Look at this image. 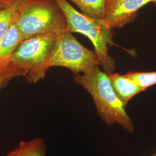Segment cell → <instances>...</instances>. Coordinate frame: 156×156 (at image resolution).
Returning <instances> with one entry per match:
<instances>
[{
    "label": "cell",
    "mask_w": 156,
    "mask_h": 156,
    "mask_svg": "<svg viewBox=\"0 0 156 156\" xmlns=\"http://www.w3.org/2000/svg\"></svg>",
    "instance_id": "cell-18"
},
{
    "label": "cell",
    "mask_w": 156,
    "mask_h": 156,
    "mask_svg": "<svg viewBox=\"0 0 156 156\" xmlns=\"http://www.w3.org/2000/svg\"><path fill=\"white\" fill-rule=\"evenodd\" d=\"M22 41L14 21L8 32L0 39V73L16 69L11 66L12 56Z\"/></svg>",
    "instance_id": "cell-7"
},
{
    "label": "cell",
    "mask_w": 156,
    "mask_h": 156,
    "mask_svg": "<svg viewBox=\"0 0 156 156\" xmlns=\"http://www.w3.org/2000/svg\"><path fill=\"white\" fill-rule=\"evenodd\" d=\"M15 23L22 40L67 31V21L55 0H18Z\"/></svg>",
    "instance_id": "cell-2"
},
{
    "label": "cell",
    "mask_w": 156,
    "mask_h": 156,
    "mask_svg": "<svg viewBox=\"0 0 156 156\" xmlns=\"http://www.w3.org/2000/svg\"><path fill=\"white\" fill-rule=\"evenodd\" d=\"M18 0H11L0 9V39L8 32L15 21Z\"/></svg>",
    "instance_id": "cell-10"
},
{
    "label": "cell",
    "mask_w": 156,
    "mask_h": 156,
    "mask_svg": "<svg viewBox=\"0 0 156 156\" xmlns=\"http://www.w3.org/2000/svg\"><path fill=\"white\" fill-rule=\"evenodd\" d=\"M154 4H156V2H154Z\"/></svg>",
    "instance_id": "cell-17"
},
{
    "label": "cell",
    "mask_w": 156,
    "mask_h": 156,
    "mask_svg": "<svg viewBox=\"0 0 156 156\" xmlns=\"http://www.w3.org/2000/svg\"><path fill=\"white\" fill-rule=\"evenodd\" d=\"M108 75L113 89L125 105L135 95L144 91L127 75L113 73Z\"/></svg>",
    "instance_id": "cell-8"
},
{
    "label": "cell",
    "mask_w": 156,
    "mask_h": 156,
    "mask_svg": "<svg viewBox=\"0 0 156 156\" xmlns=\"http://www.w3.org/2000/svg\"><path fill=\"white\" fill-rule=\"evenodd\" d=\"M63 12L67 21V31L83 34L92 42L95 54L104 72L108 74L115 69V60L108 53V45H114L113 33L102 19L87 16L76 11L67 0H55Z\"/></svg>",
    "instance_id": "cell-4"
},
{
    "label": "cell",
    "mask_w": 156,
    "mask_h": 156,
    "mask_svg": "<svg viewBox=\"0 0 156 156\" xmlns=\"http://www.w3.org/2000/svg\"><path fill=\"white\" fill-rule=\"evenodd\" d=\"M11 0H8V1H0V9L2 8L5 5L8 3H9Z\"/></svg>",
    "instance_id": "cell-15"
},
{
    "label": "cell",
    "mask_w": 156,
    "mask_h": 156,
    "mask_svg": "<svg viewBox=\"0 0 156 156\" xmlns=\"http://www.w3.org/2000/svg\"><path fill=\"white\" fill-rule=\"evenodd\" d=\"M0 1H8V0H0Z\"/></svg>",
    "instance_id": "cell-16"
},
{
    "label": "cell",
    "mask_w": 156,
    "mask_h": 156,
    "mask_svg": "<svg viewBox=\"0 0 156 156\" xmlns=\"http://www.w3.org/2000/svg\"><path fill=\"white\" fill-rule=\"evenodd\" d=\"M44 144V140L41 138L28 142L21 141L16 148L6 156H35L39 148Z\"/></svg>",
    "instance_id": "cell-11"
},
{
    "label": "cell",
    "mask_w": 156,
    "mask_h": 156,
    "mask_svg": "<svg viewBox=\"0 0 156 156\" xmlns=\"http://www.w3.org/2000/svg\"><path fill=\"white\" fill-rule=\"evenodd\" d=\"M126 75L144 90L156 84V71L151 73L129 72Z\"/></svg>",
    "instance_id": "cell-12"
},
{
    "label": "cell",
    "mask_w": 156,
    "mask_h": 156,
    "mask_svg": "<svg viewBox=\"0 0 156 156\" xmlns=\"http://www.w3.org/2000/svg\"><path fill=\"white\" fill-rule=\"evenodd\" d=\"M58 34H46L22 41L12 56V66L25 78L32 75L46 62Z\"/></svg>",
    "instance_id": "cell-5"
},
{
    "label": "cell",
    "mask_w": 156,
    "mask_h": 156,
    "mask_svg": "<svg viewBox=\"0 0 156 156\" xmlns=\"http://www.w3.org/2000/svg\"><path fill=\"white\" fill-rule=\"evenodd\" d=\"M74 80L89 93L98 115L105 123L108 125L119 124L127 131H133L134 125L126 113V105L115 93L107 73L96 66L75 75Z\"/></svg>",
    "instance_id": "cell-1"
},
{
    "label": "cell",
    "mask_w": 156,
    "mask_h": 156,
    "mask_svg": "<svg viewBox=\"0 0 156 156\" xmlns=\"http://www.w3.org/2000/svg\"><path fill=\"white\" fill-rule=\"evenodd\" d=\"M45 152H46V146L45 144L42 146L37 151L35 156H45Z\"/></svg>",
    "instance_id": "cell-14"
},
{
    "label": "cell",
    "mask_w": 156,
    "mask_h": 156,
    "mask_svg": "<svg viewBox=\"0 0 156 156\" xmlns=\"http://www.w3.org/2000/svg\"><path fill=\"white\" fill-rule=\"evenodd\" d=\"M156 0H106L105 16L103 22L112 30L122 28L134 21L142 6Z\"/></svg>",
    "instance_id": "cell-6"
},
{
    "label": "cell",
    "mask_w": 156,
    "mask_h": 156,
    "mask_svg": "<svg viewBox=\"0 0 156 156\" xmlns=\"http://www.w3.org/2000/svg\"><path fill=\"white\" fill-rule=\"evenodd\" d=\"M18 76H22V75L16 69H12L6 73H0V89L5 86L12 78Z\"/></svg>",
    "instance_id": "cell-13"
},
{
    "label": "cell",
    "mask_w": 156,
    "mask_h": 156,
    "mask_svg": "<svg viewBox=\"0 0 156 156\" xmlns=\"http://www.w3.org/2000/svg\"><path fill=\"white\" fill-rule=\"evenodd\" d=\"M79 8L84 15L96 19H104L105 16L106 0H69Z\"/></svg>",
    "instance_id": "cell-9"
},
{
    "label": "cell",
    "mask_w": 156,
    "mask_h": 156,
    "mask_svg": "<svg viewBox=\"0 0 156 156\" xmlns=\"http://www.w3.org/2000/svg\"><path fill=\"white\" fill-rule=\"evenodd\" d=\"M99 65L95 53L82 45L72 33L65 31L58 34L46 62L32 75L25 78L30 83H37L45 78L51 67H65L78 75Z\"/></svg>",
    "instance_id": "cell-3"
}]
</instances>
